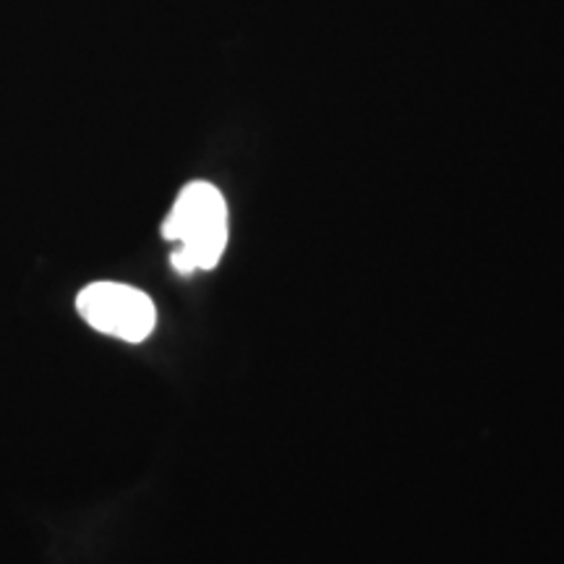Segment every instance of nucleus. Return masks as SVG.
I'll list each match as a JSON object with an SVG mask.
<instances>
[{
    "label": "nucleus",
    "instance_id": "f257e3e1",
    "mask_svg": "<svg viewBox=\"0 0 564 564\" xmlns=\"http://www.w3.org/2000/svg\"><path fill=\"white\" fill-rule=\"evenodd\" d=\"M162 236L175 243L171 264L181 274L212 270L228 246V207L212 183H188L162 225Z\"/></svg>",
    "mask_w": 564,
    "mask_h": 564
},
{
    "label": "nucleus",
    "instance_id": "f03ea898",
    "mask_svg": "<svg viewBox=\"0 0 564 564\" xmlns=\"http://www.w3.org/2000/svg\"><path fill=\"white\" fill-rule=\"evenodd\" d=\"M76 308L91 329L126 343L147 340L158 324L150 295L123 282H91L76 299Z\"/></svg>",
    "mask_w": 564,
    "mask_h": 564
}]
</instances>
